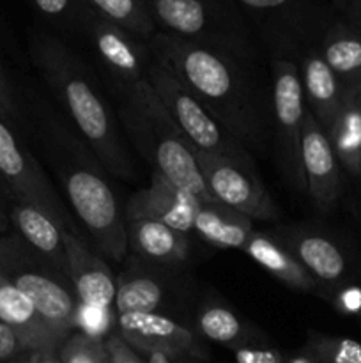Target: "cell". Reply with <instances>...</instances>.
Instances as JSON below:
<instances>
[{
  "mask_svg": "<svg viewBox=\"0 0 361 363\" xmlns=\"http://www.w3.org/2000/svg\"><path fill=\"white\" fill-rule=\"evenodd\" d=\"M147 46L152 59L179 78L234 138L243 145L260 142V116L243 59L163 30Z\"/></svg>",
  "mask_w": 361,
  "mask_h": 363,
  "instance_id": "1",
  "label": "cell"
},
{
  "mask_svg": "<svg viewBox=\"0 0 361 363\" xmlns=\"http://www.w3.org/2000/svg\"><path fill=\"white\" fill-rule=\"evenodd\" d=\"M32 60L45 77L99 162L119 177H133V165L120 140L115 119L76 55L55 35L35 32Z\"/></svg>",
  "mask_w": 361,
  "mask_h": 363,
  "instance_id": "2",
  "label": "cell"
},
{
  "mask_svg": "<svg viewBox=\"0 0 361 363\" xmlns=\"http://www.w3.org/2000/svg\"><path fill=\"white\" fill-rule=\"evenodd\" d=\"M119 117L127 138L156 174L198 201L216 202L205 186L195 149L145 78L124 91Z\"/></svg>",
  "mask_w": 361,
  "mask_h": 363,
  "instance_id": "3",
  "label": "cell"
},
{
  "mask_svg": "<svg viewBox=\"0 0 361 363\" xmlns=\"http://www.w3.org/2000/svg\"><path fill=\"white\" fill-rule=\"evenodd\" d=\"M0 273L34 303L60 339L74 332L78 300L69 277L18 234L0 238Z\"/></svg>",
  "mask_w": 361,
  "mask_h": 363,
  "instance_id": "4",
  "label": "cell"
},
{
  "mask_svg": "<svg viewBox=\"0 0 361 363\" xmlns=\"http://www.w3.org/2000/svg\"><path fill=\"white\" fill-rule=\"evenodd\" d=\"M158 30L232 53L253 55L250 28L236 0H149Z\"/></svg>",
  "mask_w": 361,
  "mask_h": 363,
  "instance_id": "5",
  "label": "cell"
},
{
  "mask_svg": "<svg viewBox=\"0 0 361 363\" xmlns=\"http://www.w3.org/2000/svg\"><path fill=\"white\" fill-rule=\"evenodd\" d=\"M145 80L154 89L166 112L172 116L195 151L236 160L244 165L253 167V160L246 147L211 116V112L184 87L179 78L156 62L152 55L145 71Z\"/></svg>",
  "mask_w": 361,
  "mask_h": 363,
  "instance_id": "6",
  "label": "cell"
},
{
  "mask_svg": "<svg viewBox=\"0 0 361 363\" xmlns=\"http://www.w3.org/2000/svg\"><path fill=\"white\" fill-rule=\"evenodd\" d=\"M62 183L69 204L105 257L115 262L127 259V233L112 188L105 179L84 167L62 169Z\"/></svg>",
  "mask_w": 361,
  "mask_h": 363,
  "instance_id": "7",
  "label": "cell"
},
{
  "mask_svg": "<svg viewBox=\"0 0 361 363\" xmlns=\"http://www.w3.org/2000/svg\"><path fill=\"white\" fill-rule=\"evenodd\" d=\"M299 66L285 57L273 59V113L283 176L296 190L306 191L301 165V133L306 117Z\"/></svg>",
  "mask_w": 361,
  "mask_h": 363,
  "instance_id": "8",
  "label": "cell"
},
{
  "mask_svg": "<svg viewBox=\"0 0 361 363\" xmlns=\"http://www.w3.org/2000/svg\"><path fill=\"white\" fill-rule=\"evenodd\" d=\"M0 176L13 201L25 202L52 216L64 230L76 233L73 220L41 165L27 151L20 138L0 117Z\"/></svg>",
  "mask_w": 361,
  "mask_h": 363,
  "instance_id": "9",
  "label": "cell"
},
{
  "mask_svg": "<svg viewBox=\"0 0 361 363\" xmlns=\"http://www.w3.org/2000/svg\"><path fill=\"white\" fill-rule=\"evenodd\" d=\"M209 194L219 204L243 213L251 220L271 222L280 211L253 167L230 158L195 151Z\"/></svg>",
  "mask_w": 361,
  "mask_h": 363,
  "instance_id": "10",
  "label": "cell"
},
{
  "mask_svg": "<svg viewBox=\"0 0 361 363\" xmlns=\"http://www.w3.org/2000/svg\"><path fill=\"white\" fill-rule=\"evenodd\" d=\"M80 32L91 43L106 71L122 85L124 91L144 80L151 62L147 43L99 16L91 7L81 21Z\"/></svg>",
  "mask_w": 361,
  "mask_h": 363,
  "instance_id": "11",
  "label": "cell"
},
{
  "mask_svg": "<svg viewBox=\"0 0 361 363\" xmlns=\"http://www.w3.org/2000/svg\"><path fill=\"white\" fill-rule=\"evenodd\" d=\"M115 332L142 353H163L168 357L204 358L198 333L159 312H131L117 315Z\"/></svg>",
  "mask_w": 361,
  "mask_h": 363,
  "instance_id": "12",
  "label": "cell"
},
{
  "mask_svg": "<svg viewBox=\"0 0 361 363\" xmlns=\"http://www.w3.org/2000/svg\"><path fill=\"white\" fill-rule=\"evenodd\" d=\"M301 165L306 194L321 213H331L342 197V167L333 152L328 133L306 110L301 133Z\"/></svg>",
  "mask_w": 361,
  "mask_h": 363,
  "instance_id": "13",
  "label": "cell"
},
{
  "mask_svg": "<svg viewBox=\"0 0 361 363\" xmlns=\"http://www.w3.org/2000/svg\"><path fill=\"white\" fill-rule=\"evenodd\" d=\"M202 201L183 188L176 186L159 174L152 172L151 184L130 197L124 208V218L154 220L188 234L193 230L195 215Z\"/></svg>",
  "mask_w": 361,
  "mask_h": 363,
  "instance_id": "14",
  "label": "cell"
},
{
  "mask_svg": "<svg viewBox=\"0 0 361 363\" xmlns=\"http://www.w3.org/2000/svg\"><path fill=\"white\" fill-rule=\"evenodd\" d=\"M172 269L151 266L130 255L126 269L117 277L115 314L131 312H159L168 307L176 294Z\"/></svg>",
  "mask_w": 361,
  "mask_h": 363,
  "instance_id": "15",
  "label": "cell"
},
{
  "mask_svg": "<svg viewBox=\"0 0 361 363\" xmlns=\"http://www.w3.org/2000/svg\"><path fill=\"white\" fill-rule=\"evenodd\" d=\"M64 243L67 255V277L73 284L78 303L113 308L117 277L113 275L105 259L94 254L76 233L66 230Z\"/></svg>",
  "mask_w": 361,
  "mask_h": 363,
  "instance_id": "16",
  "label": "cell"
},
{
  "mask_svg": "<svg viewBox=\"0 0 361 363\" xmlns=\"http://www.w3.org/2000/svg\"><path fill=\"white\" fill-rule=\"evenodd\" d=\"M278 238L296 255L317 284L331 287H345L349 279L350 262L345 250L333 238L308 229L278 230Z\"/></svg>",
  "mask_w": 361,
  "mask_h": 363,
  "instance_id": "17",
  "label": "cell"
},
{
  "mask_svg": "<svg viewBox=\"0 0 361 363\" xmlns=\"http://www.w3.org/2000/svg\"><path fill=\"white\" fill-rule=\"evenodd\" d=\"M131 255L151 266L176 269L190 259V238L154 220L126 222Z\"/></svg>",
  "mask_w": 361,
  "mask_h": 363,
  "instance_id": "18",
  "label": "cell"
},
{
  "mask_svg": "<svg viewBox=\"0 0 361 363\" xmlns=\"http://www.w3.org/2000/svg\"><path fill=\"white\" fill-rule=\"evenodd\" d=\"M0 321L18 333L27 351L59 350L64 339L42 319L30 300L0 273Z\"/></svg>",
  "mask_w": 361,
  "mask_h": 363,
  "instance_id": "19",
  "label": "cell"
},
{
  "mask_svg": "<svg viewBox=\"0 0 361 363\" xmlns=\"http://www.w3.org/2000/svg\"><path fill=\"white\" fill-rule=\"evenodd\" d=\"M299 77L306 108L314 113L319 124L328 130L343 101V89L321 50L308 48L301 55Z\"/></svg>",
  "mask_w": 361,
  "mask_h": 363,
  "instance_id": "20",
  "label": "cell"
},
{
  "mask_svg": "<svg viewBox=\"0 0 361 363\" xmlns=\"http://www.w3.org/2000/svg\"><path fill=\"white\" fill-rule=\"evenodd\" d=\"M9 220L18 236L38 254L48 259L53 266L67 273V255L64 233L66 230L41 209L25 202L13 201L9 208Z\"/></svg>",
  "mask_w": 361,
  "mask_h": 363,
  "instance_id": "21",
  "label": "cell"
},
{
  "mask_svg": "<svg viewBox=\"0 0 361 363\" xmlns=\"http://www.w3.org/2000/svg\"><path fill=\"white\" fill-rule=\"evenodd\" d=\"M244 254L257 262L275 279L303 293H314L319 284L296 259V255L283 245L278 236L253 230L243 248Z\"/></svg>",
  "mask_w": 361,
  "mask_h": 363,
  "instance_id": "22",
  "label": "cell"
},
{
  "mask_svg": "<svg viewBox=\"0 0 361 363\" xmlns=\"http://www.w3.org/2000/svg\"><path fill=\"white\" fill-rule=\"evenodd\" d=\"M260 23L262 30H275L294 41L310 38L317 25V7L310 0H236Z\"/></svg>",
  "mask_w": 361,
  "mask_h": 363,
  "instance_id": "23",
  "label": "cell"
},
{
  "mask_svg": "<svg viewBox=\"0 0 361 363\" xmlns=\"http://www.w3.org/2000/svg\"><path fill=\"white\" fill-rule=\"evenodd\" d=\"M340 167L361 183V105L360 94L343 92V101L326 130Z\"/></svg>",
  "mask_w": 361,
  "mask_h": 363,
  "instance_id": "24",
  "label": "cell"
},
{
  "mask_svg": "<svg viewBox=\"0 0 361 363\" xmlns=\"http://www.w3.org/2000/svg\"><path fill=\"white\" fill-rule=\"evenodd\" d=\"M193 230L218 248L243 250L253 233V220L219 202H202L195 215Z\"/></svg>",
  "mask_w": 361,
  "mask_h": 363,
  "instance_id": "25",
  "label": "cell"
},
{
  "mask_svg": "<svg viewBox=\"0 0 361 363\" xmlns=\"http://www.w3.org/2000/svg\"><path fill=\"white\" fill-rule=\"evenodd\" d=\"M321 53L338 78L343 92L360 94L361 34L343 27V25H333L322 38Z\"/></svg>",
  "mask_w": 361,
  "mask_h": 363,
  "instance_id": "26",
  "label": "cell"
},
{
  "mask_svg": "<svg viewBox=\"0 0 361 363\" xmlns=\"http://www.w3.org/2000/svg\"><path fill=\"white\" fill-rule=\"evenodd\" d=\"M197 333L211 342L236 350L248 344H262L248 323L241 319L239 314L222 303H205L197 312Z\"/></svg>",
  "mask_w": 361,
  "mask_h": 363,
  "instance_id": "27",
  "label": "cell"
},
{
  "mask_svg": "<svg viewBox=\"0 0 361 363\" xmlns=\"http://www.w3.org/2000/svg\"><path fill=\"white\" fill-rule=\"evenodd\" d=\"M99 16L147 43L158 32L149 0H84Z\"/></svg>",
  "mask_w": 361,
  "mask_h": 363,
  "instance_id": "28",
  "label": "cell"
},
{
  "mask_svg": "<svg viewBox=\"0 0 361 363\" xmlns=\"http://www.w3.org/2000/svg\"><path fill=\"white\" fill-rule=\"evenodd\" d=\"M301 353L314 363H361V342L347 337L311 335Z\"/></svg>",
  "mask_w": 361,
  "mask_h": 363,
  "instance_id": "29",
  "label": "cell"
},
{
  "mask_svg": "<svg viewBox=\"0 0 361 363\" xmlns=\"http://www.w3.org/2000/svg\"><path fill=\"white\" fill-rule=\"evenodd\" d=\"M28 2L42 18L67 30L80 32L81 21L88 11V6L84 0H28Z\"/></svg>",
  "mask_w": 361,
  "mask_h": 363,
  "instance_id": "30",
  "label": "cell"
},
{
  "mask_svg": "<svg viewBox=\"0 0 361 363\" xmlns=\"http://www.w3.org/2000/svg\"><path fill=\"white\" fill-rule=\"evenodd\" d=\"M62 363H110L105 340L92 339L80 332H73L59 347Z\"/></svg>",
  "mask_w": 361,
  "mask_h": 363,
  "instance_id": "31",
  "label": "cell"
},
{
  "mask_svg": "<svg viewBox=\"0 0 361 363\" xmlns=\"http://www.w3.org/2000/svg\"><path fill=\"white\" fill-rule=\"evenodd\" d=\"M117 326V314L113 308L96 307V305L78 303L74 332L92 337L98 340H106Z\"/></svg>",
  "mask_w": 361,
  "mask_h": 363,
  "instance_id": "32",
  "label": "cell"
},
{
  "mask_svg": "<svg viewBox=\"0 0 361 363\" xmlns=\"http://www.w3.org/2000/svg\"><path fill=\"white\" fill-rule=\"evenodd\" d=\"M232 351L236 363H287L282 351L265 346V342L239 346Z\"/></svg>",
  "mask_w": 361,
  "mask_h": 363,
  "instance_id": "33",
  "label": "cell"
},
{
  "mask_svg": "<svg viewBox=\"0 0 361 363\" xmlns=\"http://www.w3.org/2000/svg\"><path fill=\"white\" fill-rule=\"evenodd\" d=\"M106 351H108L110 363H147L138 357L137 351L122 339L117 332H113L105 340Z\"/></svg>",
  "mask_w": 361,
  "mask_h": 363,
  "instance_id": "34",
  "label": "cell"
},
{
  "mask_svg": "<svg viewBox=\"0 0 361 363\" xmlns=\"http://www.w3.org/2000/svg\"><path fill=\"white\" fill-rule=\"evenodd\" d=\"M27 353L23 342L11 326L0 321V362L14 360L20 354Z\"/></svg>",
  "mask_w": 361,
  "mask_h": 363,
  "instance_id": "35",
  "label": "cell"
},
{
  "mask_svg": "<svg viewBox=\"0 0 361 363\" xmlns=\"http://www.w3.org/2000/svg\"><path fill=\"white\" fill-rule=\"evenodd\" d=\"M18 113L16 98H14L13 85H11L9 78H7L6 71H4L2 64H0V117L4 121L14 119Z\"/></svg>",
  "mask_w": 361,
  "mask_h": 363,
  "instance_id": "36",
  "label": "cell"
},
{
  "mask_svg": "<svg viewBox=\"0 0 361 363\" xmlns=\"http://www.w3.org/2000/svg\"><path fill=\"white\" fill-rule=\"evenodd\" d=\"M335 307L340 312H347V314H354V312H361V289L356 286H345L338 289L335 296Z\"/></svg>",
  "mask_w": 361,
  "mask_h": 363,
  "instance_id": "37",
  "label": "cell"
},
{
  "mask_svg": "<svg viewBox=\"0 0 361 363\" xmlns=\"http://www.w3.org/2000/svg\"><path fill=\"white\" fill-rule=\"evenodd\" d=\"M59 350H48V351H38V358L35 363H62L59 358Z\"/></svg>",
  "mask_w": 361,
  "mask_h": 363,
  "instance_id": "38",
  "label": "cell"
},
{
  "mask_svg": "<svg viewBox=\"0 0 361 363\" xmlns=\"http://www.w3.org/2000/svg\"><path fill=\"white\" fill-rule=\"evenodd\" d=\"M35 358H38V351H27V353L14 358L11 363H35Z\"/></svg>",
  "mask_w": 361,
  "mask_h": 363,
  "instance_id": "39",
  "label": "cell"
},
{
  "mask_svg": "<svg viewBox=\"0 0 361 363\" xmlns=\"http://www.w3.org/2000/svg\"><path fill=\"white\" fill-rule=\"evenodd\" d=\"M9 223H11L9 215L0 208V233H6V230L9 229Z\"/></svg>",
  "mask_w": 361,
  "mask_h": 363,
  "instance_id": "40",
  "label": "cell"
},
{
  "mask_svg": "<svg viewBox=\"0 0 361 363\" xmlns=\"http://www.w3.org/2000/svg\"><path fill=\"white\" fill-rule=\"evenodd\" d=\"M287 363H314L311 358H308L304 353H299V354H294V357L287 358Z\"/></svg>",
  "mask_w": 361,
  "mask_h": 363,
  "instance_id": "41",
  "label": "cell"
},
{
  "mask_svg": "<svg viewBox=\"0 0 361 363\" xmlns=\"http://www.w3.org/2000/svg\"><path fill=\"white\" fill-rule=\"evenodd\" d=\"M7 195H9V190H7L6 183H4L2 176H0V199H6Z\"/></svg>",
  "mask_w": 361,
  "mask_h": 363,
  "instance_id": "42",
  "label": "cell"
},
{
  "mask_svg": "<svg viewBox=\"0 0 361 363\" xmlns=\"http://www.w3.org/2000/svg\"><path fill=\"white\" fill-rule=\"evenodd\" d=\"M335 2H336V4H342V0H335Z\"/></svg>",
  "mask_w": 361,
  "mask_h": 363,
  "instance_id": "43",
  "label": "cell"
},
{
  "mask_svg": "<svg viewBox=\"0 0 361 363\" xmlns=\"http://www.w3.org/2000/svg\"><path fill=\"white\" fill-rule=\"evenodd\" d=\"M360 105H361V92H360Z\"/></svg>",
  "mask_w": 361,
  "mask_h": 363,
  "instance_id": "44",
  "label": "cell"
},
{
  "mask_svg": "<svg viewBox=\"0 0 361 363\" xmlns=\"http://www.w3.org/2000/svg\"><path fill=\"white\" fill-rule=\"evenodd\" d=\"M193 363H198V360H195V362H193Z\"/></svg>",
  "mask_w": 361,
  "mask_h": 363,
  "instance_id": "45",
  "label": "cell"
},
{
  "mask_svg": "<svg viewBox=\"0 0 361 363\" xmlns=\"http://www.w3.org/2000/svg\"><path fill=\"white\" fill-rule=\"evenodd\" d=\"M360 34H361V32H360Z\"/></svg>",
  "mask_w": 361,
  "mask_h": 363,
  "instance_id": "46",
  "label": "cell"
}]
</instances>
